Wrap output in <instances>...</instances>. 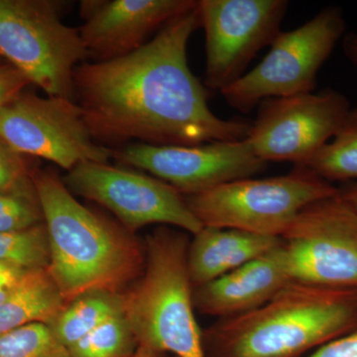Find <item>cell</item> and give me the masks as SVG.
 Wrapping results in <instances>:
<instances>
[{"instance_id":"17","label":"cell","mask_w":357,"mask_h":357,"mask_svg":"<svg viewBox=\"0 0 357 357\" xmlns=\"http://www.w3.org/2000/svg\"><path fill=\"white\" fill-rule=\"evenodd\" d=\"M65 305L47 269L29 270L0 304V335L32 323L48 324Z\"/></svg>"},{"instance_id":"2","label":"cell","mask_w":357,"mask_h":357,"mask_svg":"<svg viewBox=\"0 0 357 357\" xmlns=\"http://www.w3.org/2000/svg\"><path fill=\"white\" fill-rule=\"evenodd\" d=\"M33 183L48 234L50 274L66 304L91 292L123 293L145 267V248L132 232L89 210L54 172Z\"/></svg>"},{"instance_id":"27","label":"cell","mask_w":357,"mask_h":357,"mask_svg":"<svg viewBox=\"0 0 357 357\" xmlns=\"http://www.w3.org/2000/svg\"><path fill=\"white\" fill-rule=\"evenodd\" d=\"M39 206L38 201L0 194V215Z\"/></svg>"},{"instance_id":"21","label":"cell","mask_w":357,"mask_h":357,"mask_svg":"<svg viewBox=\"0 0 357 357\" xmlns=\"http://www.w3.org/2000/svg\"><path fill=\"white\" fill-rule=\"evenodd\" d=\"M0 261L25 270L47 269L50 248L44 222L18 231L0 232Z\"/></svg>"},{"instance_id":"20","label":"cell","mask_w":357,"mask_h":357,"mask_svg":"<svg viewBox=\"0 0 357 357\" xmlns=\"http://www.w3.org/2000/svg\"><path fill=\"white\" fill-rule=\"evenodd\" d=\"M138 344L123 314L105 321L69 347L72 357H130Z\"/></svg>"},{"instance_id":"18","label":"cell","mask_w":357,"mask_h":357,"mask_svg":"<svg viewBox=\"0 0 357 357\" xmlns=\"http://www.w3.org/2000/svg\"><path fill=\"white\" fill-rule=\"evenodd\" d=\"M121 314L123 293L91 292L67 303L46 325L69 349L105 321Z\"/></svg>"},{"instance_id":"19","label":"cell","mask_w":357,"mask_h":357,"mask_svg":"<svg viewBox=\"0 0 357 357\" xmlns=\"http://www.w3.org/2000/svg\"><path fill=\"white\" fill-rule=\"evenodd\" d=\"M305 167L330 183L357 180V107L349 110L333 139Z\"/></svg>"},{"instance_id":"4","label":"cell","mask_w":357,"mask_h":357,"mask_svg":"<svg viewBox=\"0 0 357 357\" xmlns=\"http://www.w3.org/2000/svg\"><path fill=\"white\" fill-rule=\"evenodd\" d=\"M187 232L162 225L146 237L145 267L123 292V316L138 347L176 357H208L195 316Z\"/></svg>"},{"instance_id":"16","label":"cell","mask_w":357,"mask_h":357,"mask_svg":"<svg viewBox=\"0 0 357 357\" xmlns=\"http://www.w3.org/2000/svg\"><path fill=\"white\" fill-rule=\"evenodd\" d=\"M281 237L204 227L190 241L188 270L194 288L215 280L281 245Z\"/></svg>"},{"instance_id":"30","label":"cell","mask_w":357,"mask_h":357,"mask_svg":"<svg viewBox=\"0 0 357 357\" xmlns=\"http://www.w3.org/2000/svg\"><path fill=\"white\" fill-rule=\"evenodd\" d=\"M130 357H168L162 352L152 351L146 347H138L135 352Z\"/></svg>"},{"instance_id":"15","label":"cell","mask_w":357,"mask_h":357,"mask_svg":"<svg viewBox=\"0 0 357 357\" xmlns=\"http://www.w3.org/2000/svg\"><path fill=\"white\" fill-rule=\"evenodd\" d=\"M292 280L284 243L215 280L194 288L195 309L220 319L266 304Z\"/></svg>"},{"instance_id":"3","label":"cell","mask_w":357,"mask_h":357,"mask_svg":"<svg viewBox=\"0 0 357 357\" xmlns=\"http://www.w3.org/2000/svg\"><path fill=\"white\" fill-rule=\"evenodd\" d=\"M357 332V289L291 281L266 304L203 333L213 357H302Z\"/></svg>"},{"instance_id":"9","label":"cell","mask_w":357,"mask_h":357,"mask_svg":"<svg viewBox=\"0 0 357 357\" xmlns=\"http://www.w3.org/2000/svg\"><path fill=\"white\" fill-rule=\"evenodd\" d=\"M0 138L24 156L68 172L84 162L109 163L114 150L93 139L75 100L22 93L0 110Z\"/></svg>"},{"instance_id":"11","label":"cell","mask_w":357,"mask_h":357,"mask_svg":"<svg viewBox=\"0 0 357 357\" xmlns=\"http://www.w3.org/2000/svg\"><path fill=\"white\" fill-rule=\"evenodd\" d=\"M64 183L70 191L112 211L130 232L161 225L195 236L204 227L182 194L146 174L84 162L68 172Z\"/></svg>"},{"instance_id":"5","label":"cell","mask_w":357,"mask_h":357,"mask_svg":"<svg viewBox=\"0 0 357 357\" xmlns=\"http://www.w3.org/2000/svg\"><path fill=\"white\" fill-rule=\"evenodd\" d=\"M338 192L311 169L296 166L287 175L241 178L185 199L203 227L282 237L306 206Z\"/></svg>"},{"instance_id":"28","label":"cell","mask_w":357,"mask_h":357,"mask_svg":"<svg viewBox=\"0 0 357 357\" xmlns=\"http://www.w3.org/2000/svg\"><path fill=\"white\" fill-rule=\"evenodd\" d=\"M342 49L347 60L357 70V34L347 33L342 38Z\"/></svg>"},{"instance_id":"10","label":"cell","mask_w":357,"mask_h":357,"mask_svg":"<svg viewBox=\"0 0 357 357\" xmlns=\"http://www.w3.org/2000/svg\"><path fill=\"white\" fill-rule=\"evenodd\" d=\"M344 93L326 89L318 93L268 98L245 140L262 161H288L306 166L342 126L351 110Z\"/></svg>"},{"instance_id":"31","label":"cell","mask_w":357,"mask_h":357,"mask_svg":"<svg viewBox=\"0 0 357 357\" xmlns=\"http://www.w3.org/2000/svg\"><path fill=\"white\" fill-rule=\"evenodd\" d=\"M0 63H1V62H0Z\"/></svg>"},{"instance_id":"22","label":"cell","mask_w":357,"mask_h":357,"mask_svg":"<svg viewBox=\"0 0 357 357\" xmlns=\"http://www.w3.org/2000/svg\"><path fill=\"white\" fill-rule=\"evenodd\" d=\"M0 357H72L44 323H32L0 335Z\"/></svg>"},{"instance_id":"24","label":"cell","mask_w":357,"mask_h":357,"mask_svg":"<svg viewBox=\"0 0 357 357\" xmlns=\"http://www.w3.org/2000/svg\"><path fill=\"white\" fill-rule=\"evenodd\" d=\"M29 84L20 70L8 63H0V110L24 93Z\"/></svg>"},{"instance_id":"25","label":"cell","mask_w":357,"mask_h":357,"mask_svg":"<svg viewBox=\"0 0 357 357\" xmlns=\"http://www.w3.org/2000/svg\"><path fill=\"white\" fill-rule=\"evenodd\" d=\"M307 357H357V332L333 340Z\"/></svg>"},{"instance_id":"6","label":"cell","mask_w":357,"mask_h":357,"mask_svg":"<svg viewBox=\"0 0 357 357\" xmlns=\"http://www.w3.org/2000/svg\"><path fill=\"white\" fill-rule=\"evenodd\" d=\"M68 2L0 0V56L52 98L74 100V73L86 62L79 28L61 20Z\"/></svg>"},{"instance_id":"7","label":"cell","mask_w":357,"mask_h":357,"mask_svg":"<svg viewBox=\"0 0 357 357\" xmlns=\"http://www.w3.org/2000/svg\"><path fill=\"white\" fill-rule=\"evenodd\" d=\"M345 30L342 7H326L296 29L281 31L261 62L220 93L232 109L248 114L268 98L312 93Z\"/></svg>"},{"instance_id":"29","label":"cell","mask_w":357,"mask_h":357,"mask_svg":"<svg viewBox=\"0 0 357 357\" xmlns=\"http://www.w3.org/2000/svg\"><path fill=\"white\" fill-rule=\"evenodd\" d=\"M340 189V195L357 210V182L349 183Z\"/></svg>"},{"instance_id":"26","label":"cell","mask_w":357,"mask_h":357,"mask_svg":"<svg viewBox=\"0 0 357 357\" xmlns=\"http://www.w3.org/2000/svg\"><path fill=\"white\" fill-rule=\"evenodd\" d=\"M27 271L29 270L0 261V304L20 285Z\"/></svg>"},{"instance_id":"23","label":"cell","mask_w":357,"mask_h":357,"mask_svg":"<svg viewBox=\"0 0 357 357\" xmlns=\"http://www.w3.org/2000/svg\"><path fill=\"white\" fill-rule=\"evenodd\" d=\"M33 172L27 156L18 153L0 138V194L38 201Z\"/></svg>"},{"instance_id":"13","label":"cell","mask_w":357,"mask_h":357,"mask_svg":"<svg viewBox=\"0 0 357 357\" xmlns=\"http://www.w3.org/2000/svg\"><path fill=\"white\" fill-rule=\"evenodd\" d=\"M114 159L149 172L187 197L232 181L253 177L267 166L266 162L253 153L245 139L192 146L135 143L114 150Z\"/></svg>"},{"instance_id":"8","label":"cell","mask_w":357,"mask_h":357,"mask_svg":"<svg viewBox=\"0 0 357 357\" xmlns=\"http://www.w3.org/2000/svg\"><path fill=\"white\" fill-rule=\"evenodd\" d=\"M281 238L293 281L357 289V210L340 192L306 206Z\"/></svg>"},{"instance_id":"14","label":"cell","mask_w":357,"mask_h":357,"mask_svg":"<svg viewBox=\"0 0 357 357\" xmlns=\"http://www.w3.org/2000/svg\"><path fill=\"white\" fill-rule=\"evenodd\" d=\"M197 4L196 0H84L79 31L88 58L105 62L128 56Z\"/></svg>"},{"instance_id":"1","label":"cell","mask_w":357,"mask_h":357,"mask_svg":"<svg viewBox=\"0 0 357 357\" xmlns=\"http://www.w3.org/2000/svg\"><path fill=\"white\" fill-rule=\"evenodd\" d=\"M198 28L199 1L133 53L77 66L74 100L96 142L192 146L248 137L251 123L213 114L190 69L188 43Z\"/></svg>"},{"instance_id":"12","label":"cell","mask_w":357,"mask_h":357,"mask_svg":"<svg viewBox=\"0 0 357 357\" xmlns=\"http://www.w3.org/2000/svg\"><path fill=\"white\" fill-rule=\"evenodd\" d=\"M288 6L286 0H199L204 86L222 93L241 79L258 52L280 34Z\"/></svg>"}]
</instances>
